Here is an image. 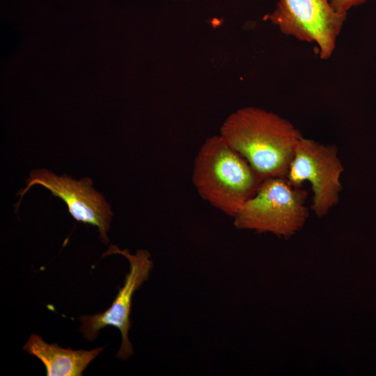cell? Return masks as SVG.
<instances>
[{
	"label": "cell",
	"instance_id": "1",
	"mask_svg": "<svg viewBox=\"0 0 376 376\" xmlns=\"http://www.w3.org/2000/svg\"><path fill=\"white\" fill-rule=\"evenodd\" d=\"M219 135L246 160L262 181L286 177L303 136L289 120L254 107H243L229 115Z\"/></svg>",
	"mask_w": 376,
	"mask_h": 376
},
{
	"label": "cell",
	"instance_id": "2",
	"mask_svg": "<svg viewBox=\"0 0 376 376\" xmlns=\"http://www.w3.org/2000/svg\"><path fill=\"white\" fill-rule=\"evenodd\" d=\"M193 184L201 197L233 217L262 180L246 160L220 136L208 137L196 156Z\"/></svg>",
	"mask_w": 376,
	"mask_h": 376
},
{
	"label": "cell",
	"instance_id": "3",
	"mask_svg": "<svg viewBox=\"0 0 376 376\" xmlns=\"http://www.w3.org/2000/svg\"><path fill=\"white\" fill-rule=\"evenodd\" d=\"M306 196L304 189L292 186L286 178H267L240 207L233 217L234 225L240 229L289 237L304 226L308 217Z\"/></svg>",
	"mask_w": 376,
	"mask_h": 376
},
{
	"label": "cell",
	"instance_id": "4",
	"mask_svg": "<svg viewBox=\"0 0 376 376\" xmlns=\"http://www.w3.org/2000/svg\"><path fill=\"white\" fill-rule=\"evenodd\" d=\"M346 18L347 15L334 10L329 0H279L265 16L283 33L315 43L324 60L334 53Z\"/></svg>",
	"mask_w": 376,
	"mask_h": 376
},
{
	"label": "cell",
	"instance_id": "5",
	"mask_svg": "<svg viewBox=\"0 0 376 376\" xmlns=\"http://www.w3.org/2000/svg\"><path fill=\"white\" fill-rule=\"evenodd\" d=\"M343 171L334 146L302 136L295 148L285 178L294 187H301L304 181L311 184L312 209L317 216L323 217L339 201Z\"/></svg>",
	"mask_w": 376,
	"mask_h": 376
},
{
	"label": "cell",
	"instance_id": "6",
	"mask_svg": "<svg viewBox=\"0 0 376 376\" xmlns=\"http://www.w3.org/2000/svg\"><path fill=\"white\" fill-rule=\"evenodd\" d=\"M26 182V186L17 194V207L31 187L41 185L64 201L75 220L96 226L102 241L108 243L107 232L113 213L104 196L93 187L91 178L77 180L65 174L58 176L49 170L38 169L30 172Z\"/></svg>",
	"mask_w": 376,
	"mask_h": 376
},
{
	"label": "cell",
	"instance_id": "7",
	"mask_svg": "<svg viewBox=\"0 0 376 376\" xmlns=\"http://www.w3.org/2000/svg\"><path fill=\"white\" fill-rule=\"evenodd\" d=\"M120 254L130 263V272L125 278L124 284L120 288L110 307L102 313L79 318L82 324L80 331L88 340H94L99 331L107 327L113 326L119 329L122 336L120 347L116 357L126 359L133 354L132 345L128 338V331L131 327L130 315L134 293L143 283L148 279L152 267V260L146 250H139L131 254L127 249L121 250L116 246L111 245L104 256Z\"/></svg>",
	"mask_w": 376,
	"mask_h": 376
},
{
	"label": "cell",
	"instance_id": "8",
	"mask_svg": "<svg viewBox=\"0 0 376 376\" xmlns=\"http://www.w3.org/2000/svg\"><path fill=\"white\" fill-rule=\"evenodd\" d=\"M23 348L43 363L48 376H81L84 370L104 349H65L56 343H47L36 334L30 336Z\"/></svg>",
	"mask_w": 376,
	"mask_h": 376
},
{
	"label": "cell",
	"instance_id": "9",
	"mask_svg": "<svg viewBox=\"0 0 376 376\" xmlns=\"http://www.w3.org/2000/svg\"><path fill=\"white\" fill-rule=\"evenodd\" d=\"M368 0H329L331 6L338 13L347 15L349 10L366 3Z\"/></svg>",
	"mask_w": 376,
	"mask_h": 376
}]
</instances>
